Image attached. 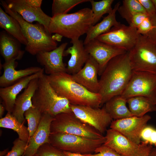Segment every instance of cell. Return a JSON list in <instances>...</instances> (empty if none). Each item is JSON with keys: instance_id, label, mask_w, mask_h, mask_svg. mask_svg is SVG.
Instances as JSON below:
<instances>
[{"instance_id": "6da1fadb", "label": "cell", "mask_w": 156, "mask_h": 156, "mask_svg": "<svg viewBox=\"0 0 156 156\" xmlns=\"http://www.w3.org/2000/svg\"><path fill=\"white\" fill-rule=\"evenodd\" d=\"M128 52L115 57L107 63L101 75L99 93L101 106L112 98L120 95L127 86L133 72Z\"/></svg>"}, {"instance_id": "7a4b0ae2", "label": "cell", "mask_w": 156, "mask_h": 156, "mask_svg": "<svg viewBox=\"0 0 156 156\" xmlns=\"http://www.w3.org/2000/svg\"><path fill=\"white\" fill-rule=\"evenodd\" d=\"M50 85L60 96L68 100L73 105L94 108L101 106L102 98L99 93L92 92L75 81L71 75L66 72L45 75Z\"/></svg>"}, {"instance_id": "3957f363", "label": "cell", "mask_w": 156, "mask_h": 156, "mask_svg": "<svg viewBox=\"0 0 156 156\" xmlns=\"http://www.w3.org/2000/svg\"><path fill=\"white\" fill-rule=\"evenodd\" d=\"M94 20L91 9L85 8L73 13L52 17L49 31L51 34H57L71 40L79 39L93 25Z\"/></svg>"}, {"instance_id": "277c9868", "label": "cell", "mask_w": 156, "mask_h": 156, "mask_svg": "<svg viewBox=\"0 0 156 156\" xmlns=\"http://www.w3.org/2000/svg\"><path fill=\"white\" fill-rule=\"evenodd\" d=\"M5 12L14 18L20 23L28 44L25 50L30 54L35 55L42 52H49L57 47V42L53 40L51 34L42 24H35L25 21L17 13L8 8L5 1H0Z\"/></svg>"}, {"instance_id": "5b68a950", "label": "cell", "mask_w": 156, "mask_h": 156, "mask_svg": "<svg viewBox=\"0 0 156 156\" xmlns=\"http://www.w3.org/2000/svg\"><path fill=\"white\" fill-rule=\"evenodd\" d=\"M32 101L34 107L42 114L54 117L61 113L72 112L69 101L56 92L44 74L38 78V86Z\"/></svg>"}, {"instance_id": "8992f818", "label": "cell", "mask_w": 156, "mask_h": 156, "mask_svg": "<svg viewBox=\"0 0 156 156\" xmlns=\"http://www.w3.org/2000/svg\"><path fill=\"white\" fill-rule=\"evenodd\" d=\"M51 133H63L92 139L104 137L94 128L84 123L73 112L62 113L53 117L50 127Z\"/></svg>"}, {"instance_id": "52a82bcc", "label": "cell", "mask_w": 156, "mask_h": 156, "mask_svg": "<svg viewBox=\"0 0 156 156\" xmlns=\"http://www.w3.org/2000/svg\"><path fill=\"white\" fill-rule=\"evenodd\" d=\"M128 52L133 70L156 75V44L146 36L139 34L135 45Z\"/></svg>"}, {"instance_id": "ba28073f", "label": "cell", "mask_w": 156, "mask_h": 156, "mask_svg": "<svg viewBox=\"0 0 156 156\" xmlns=\"http://www.w3.org/2000/svg\"><path fill=\"white\" fill-rule=\"evenodd\" d=\"M105 141V137L95 140L63 133H51L49 138L51 144L62 151L83 155L92 154Z\"/></svg>"}, {"instance_id": "9c48e42d", "label": "cell", "mask_w": 156, "mask_h": 156, "mask_svg": "<svg viewBox=\"0 0 156 156\" xmlns=\"http://www.w3.org/2000/svg\"><path fill=\"white\" fill-rule=\"evenodd\" d=\"M120 95L127 99L137 96H145L156 105V75L133 70L129 83Z\"/></svg>"}, {"instance_id": "30bf717a", "label": "cell", "mask_w": 156, "mask_h": 156, "mask_svg": "<svg viewBox=\"0 0 156 156\" xmlns=\"http://www.w3.org/2000/svg\"><path fill=\"white\" fill-rule=\"evenodd\" d=\"M139 34L136 28L120 24L96 38L117 48L129 51L135 45Z\"/></svg>"}, {"instance_id": "8fae6325", "label": "cell", "mask_w": 156, "mask_h": 156, "mask_svg": "<svg viewBox=\"0 0 156 156\" xmlns=\"http://www.w3.org/2000/svg\"><path fill=\"white\" fill-rule=\"evenodd\" d=\"M70 107L78 118L102 134L106 131L107 127L113 121L104 106L101 108H95L70 104Z\"/></svg>"}, {"instance_id": "7c38bea8", "label": "cell", "mask_w": 156, "mask_h": 156, "mask_svg": "<svg viewBox=\"0 0 156 156\" xmlns=\"http://www.w3.org/2000/svg\"><path fill=\"white\" fill-rule=\"evenodd\" d=\"M151 119V116L147 114L140 117L133 116L112 121L110 128L118 131L139 145L141 142V133Z\"/></svg>"}, {"instance_id": "4fadbf2b", "label": "cell", "mask_w": 156, "mask_h": 156, "mask_svg": "<svg viewBox=\"0 0 156 156\" xmlns=\"http://www.w3.org/2000/svg\"><path fill=\"white\" fill-rule=\"evenodd\" d=\"M89 54L99 66L98 75L101 76L108 62L115 57L127 52L109 44L94 39L84 45Z\"/></svg>"}, {"instance_id": "5bb4252c", "label": "cell", "mask_w": 156, "mask_h": 156, "mask_svg": "<svg viewBox=\"0 0 156 156\" xmlns=\"http://www.w3.org/2000/svg\"><path fill=\"white\" fill-rule=\"evenodd\" d=\"M9 9L20 14L29 23L36 21L43 25L49 31L52 17L46 14L41 8H35L27 5L24 0L5 1Z\"/></svg>"}, {"instance_id": "9a60e30c", "label": "cell", "mask_w": 156, "mask_h": 156, "mask_svg": "<svg viewBox=\"0 0 156 156\" xmlns=\"http://www.w3.org/2000/svg\"><path fill=\"white\" fill-rule=\"evenodd\" d=\"M68 44L62 43L54 50L49 52H42L36 55L38 62L44 67L47 75L66 72V67L63 61L64 51Z\"/></svg>"}, {"instance_id": "2e32d148", "label": "cell", "mask_w": 156, "mask_h": 156, "mask_svg": "<svg viewBox=\"0 0 156 156\" xmlns=\"http://www.w3.org/2000/svg\"><path fill=\"white\" fill-rule=\"evenodd\" d=\"M99 71L98 63L90 55L83 67L78 72L71 75L75 81L89 91L99 93L100 90L97 78Z\"/></svg>"}, {"instance_id": "e0dca14e", "label": "cell", "mask_w": 156, "mask_h": 156, "mask_svg": "<svg viewBox=\"0 0 156 156\" xmlns=\"http://www.w3.org/2000/svg\"><path fill=\"white\" fill-rule=\"evenodd\" d=\"M104 144L123 156H134L138 145L118 131L110 128L106 131Z\"/></svg>"}, {"instance_id": "ac0fdd59", "label": "cell", "mask_w": 156, "mask_h": 156, "mask_svg": "<svg viewBox=\"0 0 156 156\" xmlns=\"http://www.w3.org/2000/svg\"><path fill=\"white\" fill-rule=\"evenodd\" d=\"M53 117L48 114H42L36 130L29 138L24 156H32L35 155L40 146L49 142L51 125Z\"/></svg>"}, {"instance_id": "d6986e66", "label": "cell", "mask_w": 156, "mask_h": 156, "mask_svg": "<svg viewBox=\"0 0 156 156\" xmlns=\"http://www.w3.org/2000/svg\"><path fill=\"white\" fill-rule=\"evenodd\" d=\"M72 46L65 50L63 57L70 55L68 62L66 72L71 75L75 74L83 67L90 55L86 51L83 42L79 39L71 40Z\"/></svg>"}, {"instance_id": "ffe728a7", "label": "cell", "mask_w": 156, "mask_h": 156, "mask_svg": "<svg viewBox=\"0 0 156 156\" xmlns=\"http://www.w3.org/2000/svg\"><path fill=\"white\" fill-rule=\"evenodd\" d=\"M17 63L15 60L5 62L2 65L3 75L0 77V86L3 88L12 85L19 80L28 76L44 71V68L31 66L24 69L16 70Z\"/></svg>"}, {"instance_id": "44dd1931", "label": "cell", "mask_w": 156, "mask_h": 156, "mask_svg": "<svg viewBox=\"0 0 156 156\" xmlns=\"http://www.w3.org/2000/svg\"><path fill=\"white\" fill-rule=\"evenodd\" d=\"M42 71L25 77L9 86L0 88V96L3 105L7 112L12 113L18 95L26 88L33 79L38 78L44 74Z\"/></svg>"}, {"instance_id": "7402d4cb", "label": "cell", "mask_w": 156, "mask_h": 156, "mask_svg": "<svg viewBox=\"0 0 156 156\" xmlns=\"http://www.w3.org/2000/svg\"><path fill=\"white\" fill-rule=\"evenodd\" d=\"M38 79L32 80L23 92L17 96L15 100L12 114L21 123L24 124L25 122V112L31 107H34L32 99L38 86Z\"/></svg>"}, {"instance_id": "603a6c76", "label": "cell", "mask_w": 156, "mask_h": 156, "mask_svg": "<svg viewBox=\"0 0 156 156\" xmlns=\"http://www.w3.org/2000/svg\"><path fill=\"white\" fill-rule=\"evenodd\" d=\"M21 43L5 31L0 32V53L7 62L22 59L25 51L21 48Z\"/></svg>"}, {"instance_id": "cb8c5ba5", "label": "cell", "mask_w": 156, "mask_h": 156, "mask_svg": "<svg viewBox=\"0 0 156 156\" xmlns=\"http://www.w3.org/2000/svg\"><path fill=\"white\" fill-rule=\"evenodd\" d=\"M120 2L115 5L112 12L98 23L91 27L86 33V36L83 41L84 45L91 40L96 38L99 36L109 31L113 27L117 26L120 24L116 18V13L120 6Z\"/></svg>"}, {"instance_id": "d4e9b609", "label": "cell", "mask_w": 156, "mask_h": 156, "mask_svg": "<svg viewBox=\"0 0 156 156\" xmlns=\"http://www.w3.org/2000/svg\"><path fill=\"white\" fill-rule=\"evenodd\" d=\"M0 27L7 32L25 46L28 41L18 22L13 17L6 13L0 7Z\"/></svg>"}, {"instance_id": "484cf974", "label": "cell", "mask_w": 156, "mask_h": 156, "mask_svg": "<svg viewBox=\"0 0 156 156\" xmlns=\"http://www.w3.org/2000/svg\"><path fill=\"white\" fill-rule=\"evenodd\" d=\"M127 99L121 95L115 96L105 103L104 107L114 120L133 116L126 106Z\"/></svg>"}, {"instance_id": "4316f807", "label": "cell", "mask_w": 156, "mask_h": 156, "mask_svg": "<svg viewBox=\"0 0 156 156\" xmlns=\"http://www.w3.org/2000/svg\"><path fill=\"white\" fill-rule=\"evenodd\" d=\"M129 109L133 116L142 117L148 112L156 111V105L148 98L137 96L127 99Z\"/></svg>"}, {"instance_id": "83f0119b", "label": "cell", "mask_w": 156, "mask_h": 156, "mask_svg": "<svg viewBox=\"0 0 156 156\" xmlns=\"http://www.w3.org/2000/svg\"><path fill=\"white\" fill-rule=\"evenodd\" d=\"M0 127L13 130L18 134L20 139L28 143L30 138L28 128L20 122L12 113L7 112L5 117L0 118Z\"/></svg>"}, {"instance_id": "f1b7e54d", "label": "cell", "mask_w": 156, "mask_h": 156, "mask_svg": "<svg viewBox=\"0 0 156 156\" xmlns=\"http://www.w3.org/2000/svg\"><path fill=\"white\" fill-rule=\"evenodd\" d=\"M122 2V5L119 6L117 11L128 24L135 14L139 12L146 13L138 0H124Z\"/></svg>"}, {"instance_id": "f546056e", "label": "cell", "mask_w": 156, "mask_h": 156, "mask_svg": "<svg viewBox=\"0 0 156 156\" xmlns=\"http://www.w3.org/2000/svg\"><path fill=\"white\" fill-rule=\"evenodd\" d=\"M114 1V0H103L98 1L90 0L94 16L93 25L100 20L103 15L109 14L112 12V5Z\"/></svg>"}, {"instance_id": "4dcf8cb0", "label": "cell", "mask_w": 156, "mask_h": 156, "mask_svg": "<svg viewBox=\"0 0 156 156\" xmlns=\"http://www.w3.org/2000/svg\"><path fill=\"white\" fill-rule=\"evenodd\" d=\"M90 0H53L52 5V17L67 14L70 10L79 4Z\"/></svg>"}, {"instance_id": "1f68e13d", "label": "cell", "mask_w": 156, "mask_h": 156, "mask_svg": "<svg viewBox=\"0 0 156 156\" xmlns=\"http://www.w3.org/2000/svg\"><path fill=\"white\" fill-rule=\"evenodd\" d=\"M42 114L35 107H31L24 114V116L27 121L28 129L30 138L36 130L41 120Z\"/></svg>"}, {"instance_id": "d6a6232c", "label": "cell", "mask_w": 156, "mask_h": 156, "mask_svg": "<svg viewBox=\"0 0 156 156\" xmlns=\"http://www.w3.org/2000/svg\"><path fill=\"white\" fill-rule=\"evenodd\" d=\"M38 156H66L63 151L55 147L49 142L45 143L38 149Z\"/></svg>"}, {"instance_id": "836d02e7", "label": "cell", "mask_w": 156, "mask_h": 156, "mask_svg": "<svg viewBox=\"0 0 156 156\" xmlns=\"http://www.w3.org/2000/svg\"><path fill=\"white\" fill-rule=\"evenodd\" d=\"M12 149L5 156H23L25 151L28 143L21 140L18 138L13 142Z\"/></svg>"}, {"instance_id": "e575fe53", "label": "cell", "mask_w": 156, "mask_h": 156, "mask_svg": "<svg viewBox=\"0 0 156 156\" xmlns=\"http://www.w3.org/2000/svg\"><path fill=\"white\" fill-rule=\"evenodd\" d=\"M141 137L144 141L156 146V129L153 127L146 126L141 133Z\"/></svg>"}, {"instance_id": "d590c367", "label": "cell", "mask_w": 156, "mask_h": 156, "mask_svg": "<svg viewBox=\"0 0 156 156\" xmlns=\"http://www.w3.org/2000/svg\"><path fill=\"white\" fill-rule=\"evenodd\" d=\"M94 152L96 154H87L83 155L85 156H123L104 144L97 148Z\"/></svg>"}, {"instance_id": "8d00e7d4", "label": "cell", "mask_w": 156, "mask_h": 156, "mask_svg": "<svg viewBox=\"0 0 156 156\" xmlns=\"http://www.w3.org/2000/svg\"><path fill=\"white\" fill-rule=\"evenodd\" d=\"M152 27V25L149 16L145 18L137 28L139 34L146 36L150 32Z\"/></svg>"}, {"instance_id": "74e56055", "label": "cell", "mask_w": 156, "mask_h": 156, "mask_svg": "<svg viewBox=\"0 0 156 156\" xmlns=\"http://www.w3.org/2000/svg\"><path fill=\"white\" fill-rule=\"evenodd\" d=\"M153 148L152 145L144 141H141L134 156H150Z\"/></svg>"}, {"instance_id": "f35d334b", "label": "cell", "mask_w": 156, "mask_h": 156, "mask_svg": "<svg viewBox=\"0 0 156 156\" xmlns=\"http://www.w3.org/2000/svg\"><path fill=\"white\" fill-rule=\"evenodd\" d=\"M149 16L146 13L139 12L133 15L129 23V26L137 28L139 25L146 18Z\"/></svg>"}, {"instance_id": "ab89813d", "label": "cell", "mask_w": 156, "mask_h": 156, "mask_svg": "<svg viewBox=\"0 0 156 156\" xmlns=\"http://www.w3.org/2000/svg\"><path fill=\"white\" fill-rule=\"evenodd\" d=\"M149 16L156 14L155 8L152 0H138Z\"/></svg>"}, {"instance_id": "60d3db41", "label": "cell", "mask_w": 156, "mask_h": 156, "mask_svg": "<svg viewBox=\"0 0 156 156\" xmlns=\"http://www.w3.org/2000/svg\"><path fill=\"white\" fill-rule=\"evenodd\" d=\"M149 16L152 23V27L149 33L145 36L156 44V14Z\"/></svg>"}, {"instance_id": "b9f144b4", "label": "cell", "mask_w": 156, "mask_h": 156, "mask_svg": "<svg viewBox=\"0 0 156 156\" xmlns=\"http://www.w3.org/2000/svg\"><path fill=\"white\" fill-rule=\"evenodd\" d=\"M28 5L35 8H41L42 2V0H24Z\"/></svg>"}, {"instance_id": "7bdbcfd3", "label": "cell", "mask_w": 156, "mask_h": 156, "mask_svg": "<svg viewBox=\"0 0 156 156\" xmlns=\"http://www.w3.org/2000/svg\"><path fill=\"white\" fill-rule=\"evenodd\" d=\"M63 37L62 36L57 34H55L52 36V38L53 40L56 42V41H61Z\"/></svg>"}, {"instance_id": "ee69618b", "label": "cell", "mask_w": 156, "mask_h": 156, "mask_svg": "<svg viewBox=\"0 0 156 156\" xmlns=\"http://www.w3.org/2000/svg\"><path fill=\"white\" fill-rule=\"evenodd\" d=\"M63 151L66 156H85L83 155L80 154L72 153L65 151Z\"/></svg>"}, {"instance_id": "f6af8a7d", "label": "cell", "mask_w": 156, "mask_h": 156, "mask_svg": "<svg viewBox=\"0 0 156 156\" xmlns=\"http://www.w3.org/2000/svg\"><path fill=\"white\" fill-rule=\"evenodd\" d=\"M5 108L3 105L2 104H0V118H2V116L4 113Z\"/></svg>"}, {"instance_id": "bcb514c9", "label": "cell", "mask_w": 156, "mask_h": 156, "mask_svg": "<svg viewBox=\"0 0 156 156\" xmlns=\"http://www.w3.org/2000/svg\"><path fill=\"white\" fill-rule=\"evenodd\" d=\"M9 152L8 148L5 149L0 152V156H5Z\"/></svg>"}, {"instance_id": "7dc6e473", "label": "cell", "mask_w": 156, "mask_h": 156, "mask_svg": "<svg viewBox=\"0 0 156 156\" xmlns=\"http://www.w3.org/2000/svg\"><path fill=\"white\" fill-rule=\"evenodd\" d=\"M150 156H156V148H153L150 153Z\"/></svg>"}, {"instance_id": "c3c4849f", "label": "cell", "mask_w": 156, "mask_h": 156, "mask_svg": "<svg viewBox=\"0 0 156 156\" xmlns=\"http://www.w3.org/2000/svg\"><path fill=\"white\" fill-rule=\"evenodd\" d=\"M152 1L155 6L156 13V0H152Z\"/></svg>"}, {"instance_id": "681fc988", "label": "cell", "mask_w": 156, "mask_h": 156, "mask_svg": "<svg viewBox=\"0 0 156 156\" xmlns=\"http://www.w3.org/2000/svg\"><path fill=\"white\" fill-rule=\"evenodd\" d=\"M22 156H24L23 155ZM38 156L37 155H36V154H35V155H33V156Z\"/></svg>"}]
</instances>
